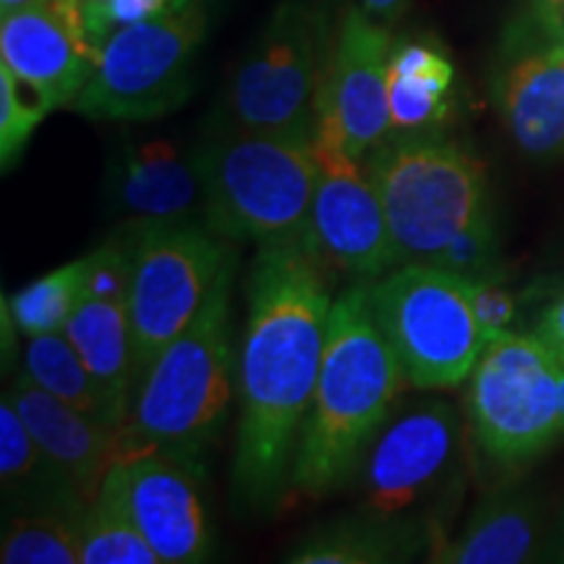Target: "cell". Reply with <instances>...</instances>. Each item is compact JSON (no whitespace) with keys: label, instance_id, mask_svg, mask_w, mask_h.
<instances>
[{"label":"cell","instance_id":"obj_1","mask_svg":"<svg viewBox=\"0 0 564 564\" xmlns=\"http://www.w3.org/2000/svg\"><path fill=\"white\" fill-rule=\"evenodd\" d=\"M324 272L303 241L274 243L259 249L246 282L232 491L253 510H272L291 491L333 312Z\"/></svg>","mask_w":564,"mask_h":564},{"label":"cell","instance_id":"obj_2","mask_svg":"<svg viewBox=\"0 0 564 564\" xmlns=\"http://www.w3.org/2000/svg\"><path fill=\"white\" fill-rule=\"evenodd\" d=\"M408 377L373 319L366 285L333 301L316 392L295 449L291 491L319 499L356 474L371 449Z\"/></svg>","mask_w":564,"mask_h":564},{"label":"cell","instance_id":"obj_3","mask_svg":"<svg viewBox=\"0 0 564 564\" xmlns=\"http://www.w3.org/2000/svg\"><path fill=\"white\" fill-rule=\"evenodd\" d=\"M232 280L236 259L192 324L141 373L129 421L121 426L123 457L154 449L196 468L204 465L230 411Z\"/></svg>","mask_w":564,"mask_h":564},{"label":"cell","instance_id":"obj_4","mask_svg":"<svg viewBox=\"0 0 564 564\" xmlns=\"http://www.w3.org/2000/svg\"><path fill=\"white\" fill-rule=\"evenodd\" d=\"M204 225L225 241L259 246L303 241L319 162L314 139L285 133H220L196 152Z\"/></svg>","mask_w":564,"mask_h":564},{"label":"cell","instance_id":"obj_5","mask_svg":"<svg viewBox=\"0 0 564 564\" xmlns=\"http://www.w3.org/2000/svg\"><path fill=\"white\" fill-rule=\"evenodd\" d=\"M366 167L377 183L400 264H434L465 228L491 215L484 162L457 141L429 131L405 133L382 141Z\"/></svg>","mask_w":564,"mask_h":564},{"label":"cell","instance_id":"obj_6","mask_svg":"<svg viewBox=\"0 0 564 564\" xmlns=\"http://www.w3.org/2000/svg\"><path fill=\"white\" fill-rule=\"evenodd\" d=\"M369 291L373 319L415 390H455L474 373L489 343L470 280L434 264H400Z\"/></svg>","mask_w":564,"mask_h":564},{"label":"cell","instance_id":"obj_7","mask_svg":"<svg viewBox=\"0 0 564 564\" xmlns=\"http://www.w3.org/2000/svg\"><path fill=\"white\" fill-rule=\"evenodd\" d=\"M465 405L491 463H531L564 440V358L533 333H497L468 377Z\"/></svg>","mask_w":564,"mask_h":564},{"label":"cell","instance_id":"obj_8","mask_svg":"<svg viewBox=\"0 0 564 564\" xmlns=\"http://www.w3.org/2000/svg\"><path fill=\"white\" fill-rule=\"evenodd\" d=\"M207 13L186 3L162 17L121 26L105 40L95 74L70 105L89 121L144 123L192 97Z\"/></svg>","mask_w":564,"mask_h":564},{"label":"cell","instance_id":"obj_9","mask_svg":"<svg viewBox=\"0 0 564 564\" xmlns=\"http://www.w3.org/2000/svg\"><path fill=\"white\" fill-rule=\"evenodd\" d=\"M333 40L312 0H282L241 61L230 87V110L251 131L314 139Z\"/></svg>","mask_w":564,"mask_h":564},{"label":"cell","instance_id":"obj_10","mask_svg":"<svg viewBox=\"0 0 564 564\" xmlns=\"http://www.w3.org/2000/svg\"><path fill=\"white\" fill-rule=\"evenodd\" d=\"M236 259L225 238L199 223H137L131 246V348L137 382Z\"/></svg>","mask_w":564,"mask_h":564},{"label":"cell","instance_id":"obj_11","mask_svg":"<svg viewBox=\"0 0 564 564\" xmlns=\"http://www.w3.org/2000/svg\"><path fill=\"white\" fill-rule=\"evenodd\" d=\"M390 26L348 3L337 21L324 79L316 141L340 147L350 158L377 150L392 133L390 118Z\"/></svg>","mask_w":564,"mask_h":564},{"label":"cell","instance_id":"obj_12","mask_svg":"<svg viewBox=\"0 0 564 564\" xmlns=\"http://www.w3.org/2000/svg\"><path fill=\"white\" fill-rule=\"evenodd\" d=\"M319 178L303 246L324 270L377 280L398 267V251L369 167L340 147L314 139Z\"/></svg>","mask_w":564,"mask_h":564},{"label":"cell","instance_id":"obj_13","mask_svg":"<svg viewBox=\"0 0 564 564\" xmlns=\"http://www.w3.org/2000/svg\"><path fill=\"white\" fill-rule=\"evenodd\" d=\"M491 91L507 133L525 158H564V37L546 19L525 11L505 32Z\"/></svg>","mask_w":564,"mask_h":564},{"label":"cell","instance_id":"obj_14","mask_svg":"<svg viewBox=\"0 0 564 564\" xmlns=\"http://www.w3.org/2000/svg\"><path fill=\"white\" fill-rule=\"evenodd\" d=\"M100 51L84 21L82 0H34L0 21V63L32 84L53 110L76 102Z\"/></svg>","mask_w":564,"mask_h":564},{"label":"cell","instance_id":"obj_15","mask_svg":"<svg viewBox=\"0 0 564 564\" xmlns=\"http://www.w3.org/2000/svg\"><path fill=\"white\" fill-rule=\"evenodd\" d=\"M63 333L79 350L123 423L129 421L137 390L131 348V251L108 243L89 253L87 285Z\"/></svg>","mask_w":564,"mask_h":564},{"label":"cell","instance_id":"obj_16","mask_svg":"<svg viewBox=\"0 0 564 564\" xmlns=\"http://www.w3.org/2000/svg\"><path fill=\"white\" fill-rule=\"evenodd\" d=\"M457 447V415L447 403H426L392 421L371 444L364 465L366 518L403 514L447 470Z\"/></svg>","mask_w":564,"mask_h":564},{"label":"cell","instance_id":"obj_17","mask_svg":"<svg viewBox=\"0 0 564 564\" xmlns=\"http://www.w3.org/2000/svg\"><path fill=\"white\" fill-rule=\"evenodd\" d=\"M126 502L160 564L204 562L212 549L207 507L199 489L202 468L165 453L123 457Z\"/></svg>","mask_w":564,"mask_h":564},{"label":"cell","instance_id":"obj_18","mask_svg":"<svg viewBox=\"0 0 564 564\" xmlns=\"http://www.w3.org/2000/svg\"><path fill=\"white\" fill-rule=\"evenodd\" d=\"M3 398L17 408L40 447L61 465L84 502H95L108 470L123 457L121 429L53 398L24 369L6 387Z\"/></svg>","mask_w":564,"mask_h":564},{"label":"cell","instance_id":"obj_19","mask_svg":"<svg viewBox=\"0 0 564 564\" xmlns=\"http://www.w3.org/2000/svg\"><path fill=\"white\" fill-rule=\"evenodd\" d=\"M116 192L137 223H196L204 217L199 158L175 141L152 139L121 154Z\"/></svg>","mask_w":564,"mask_h":564},{"label":"cell","instance_id":"obj_20","mask_svg":"<svg viewBox=\"0 0 564 564\" xmlns=\"http://www.w3.org/2000/svg\"><path fill=\"white\" fill-rule=\"evenodd\" d=\"M0 478L11 512H87L89 507L6 398L0 403Z\"/></svg>","mask_w":564,"mask_h":564},{"label":"cell","instance_id":"obj_21","mask_svg":"<svg viewBox=\"0 0 564 564\" xmlns=\"http://www.w3.org/2000/svg\"><path fill=\"white\" fill-rule=\"evenodd\" d=\"M539 539V510L518 489L491 494L455 541L436 549L440 564H518L531 556Z\"/></svg>","mask_w":564,"mask_h":564},{"label":"cell","instance_id":"obj_22","mask_svg":"<svg viewBox=\"0 0 564 564\" xmlns=\"http://www.w3.org/2000/svg\"><path fill=\"white\" fill-rule=\"evenodd\" d=\"M455 68L426 42H394L390 55V118L394 133H426L449 116Z\"/></svg>","mask_w":564,"mask_h":564},{"label":"cell","instance_id":"obj_23","mask_svg":"<svg viewBox=\"0 0 564 564\" xmlns=\"http://www.w3.org/2000/svg\"><path fill=\"white\" fill-rule=\"evenodd\" d=\"M24 371L53 398L91 415L108 426H123V419L108 400V394L84 364L79 350L68 340L66 333H51L30 337L24 350Z\"/></svg>","mask_w":564,"mask_h":564},{"label":"cell","instance_id":"obj_24","mask_svg":"<svg viewBox=\"0 0 564 564\" xmlns=\"http://www.w3.org/2000/svg\"><path fill=\"white\" fill-rule=\"evenodd\" d=\"M82 564H160L126 502L121 463L105 476L82 523Z\"/></svg>","mask_w":564,"mask_h":564},{"label":"cell","instance_id":"obj_25","mask_svg":"<svg viewBox=\"0 0 564 564\" xmlns=\"http://www.w3.org/2000/svg\"><path fill=\"white\" fill-rule=\"evenodd\" d=\"M84 512H13L3 531V564H82Z\"/></svg>","mask_w":564,"mask_h":564},{"label":"cell","instance_id":"obj_26","mask_svg":"<svg viewBox=\"0 0 564 564\" xmlns=\"http://www.w3.org/2000/svg\"><path fill=\"white\" fill-rule=\"evenodd\" d=\"M87 267L89 257L74 259L13 293L11 301H6L13 327L26 337L63 333L84 295Z\"/></svg>","mask_w":564,"mask_h":564},{"label":"cell","instance_id":"obj_27","mask_svg":"<svg viewBox=\"0 0 564 564\" xmlns=\"http://www.w3.org/2000/svg\"><path fill=\"white\" fill-rule=\"evenodd\" d=\"M405 552L400 533H392L384 520L366 518L361 523H343L308 535L293 549V564H379L394 562Z\"/></svg>","mask_w":564,"mask_h":564},{"label":"cell","instance_id":"obj_28","mask_svg":"<svg viewBox=\"0 0 564 564\" xmlns=\"http://www.w3.org/2000/svg\"><path fill=\"white\" fill-rule=\"evenodd\" d=\"M51 110L32 84L19 79L6 63H0V162L6 173L17 165L32 133Z\"/></svg>","mask_w":564,"mask_h":564},{"label":"cell","instance_id":"obj_29","mask_svg":"<svg viewBox=\"0 0 564 564\" xmlns=\"http://www.w3.org/2000/svg\"><path fill=\"white\" fill-rule=\"evenodd\" d=\"M497 223L494 215H486L481 220L465 228L453 243L436 257L434 267L460 274L465 280H486L494 278V267H497Z\"/></svg>","mask_w":564,"mask_h":564},{"label":"cell","instance_id":"obj_30","mask_svg":"<svg viewBox=\"0 0 564 564\" xmlns=\"http://www.w3.org/2000/svg\"><path fill=\"white\" fill-rule=\"evenodd\" d=\"M192 0H100V3H82L84 6V21L87 30L95 37L97 45H105V40L121 26L137 24V21H147L162 13H171L175 9H183Z\"/></svg>","mask_w":564,"mask_h":564},{"label":"cell","instance_id":"obj_31","mask_svg":"<svg viewBox=\"0 0 564 564\" xmlns=\"http://www.w3.org/2000/svg\"><path fill=\"white\" fill-rule=\"evenodd\" d=\"M470 293H474L476 314L484 324L486 335L494 337L497 333L510 329L518 303H514V295L507 291L502 282L494 278L470 280Z\"/></svg>","mask_w":564,"mask_h":564},{"label":"cell","instance_id":"obj_32","mask_svg":"<svg viewBox=\"0 0 564 564\" xmlns=\"http://www.w3.org/2000/svg\"><path fill=\"white\" fill-rule=\"evenodd\" d=\"M533 335H539L549 348L564 358V288L556 291L535 316Z\"/></svg>","mask_w":564,"mask_h":564},{"label":"cell","instance_id":"obj_33","mask_svg":"<svg viewBox=\"0 0 564 564\" xmlns=\"http://www.w3.org/2000/svg\"><path fill=\"white\" fill-rule=\"evenodd\" d=\"M358 6H361L371 19H377L379 24L392 26L405 17L411 0H358Z\"/></svg>","mask_w":564,"mask_h":564},{"label":"cell","instance_id":"obj_34","mask_svg":"<svg viewBox=\"0 0 564 564\" xmlns=\"http://www.w3.org/2000/svg\"><path fill=\"white\" fill-rule=\"evenodd\" d=\"M525 11L539 17H560L564 13V0H525Z\"/></svg>","mask_w":564,"mask_h":564},{"label":"cell","instance_id":"obj_35","mask_svg":"<svg viewBox=\"0 0 564 564\" xmlns=\"http://www.w3.org/2000/svg\"><path fill=\"white\" fill-rule=\"evenodd\" d=\"M30 3H34V0H0V17H9V13L24 9Z\"/></svg>","mask_w":564,"mask_h":564},{"label":"cell","instance_id":"obj_36","mask_svg":"<svg viewBox=\"0 0 564 564\" xmlns=\"http://www.w3.org/2000/svg\"><path fill=\"white\" fill-rule=\"evenodd\" d=\"M535 17H539V13H535ZM541 19H546V21H549V24H552V26H554V30H556V32H560V34H562V37H564V13H560V17H541Z\"/></svg>","mask_w":564,"mask_h":564},{"label":"cell","instance_id":"obj_37","mask_svg":"<svg viewBox=\"0 0 564 564\" xmlns=\"http://www.w3.org/2000/svg\"><path fill=\"white\" fill-rule=\"evenodd\" d=\"M82 3H100V0H82Z\"/></svg>","mask_w":564,"mask_h":564}]
</instances>
